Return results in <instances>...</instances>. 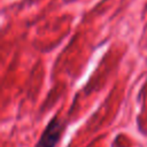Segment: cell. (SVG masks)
I'll list each match as a JSON object with an SVG mask.
<instances>
[{
  "label": "cell",
  "instance_id": "cell-1",
  "mask_svg": "<svg viewBox=\"0 0 147 147\" xmlns=\"http://www.w3.org/2000/svg\"><path fill=\"white\" fill-rule=\"evenodd\" d=\"M64 130V123L57 117L54 116L45 127L41 137L34 147H56L62 132Z\"/></svg>",
  "mask_w": 147,
  "mask_h": 147
}]
</instances>
